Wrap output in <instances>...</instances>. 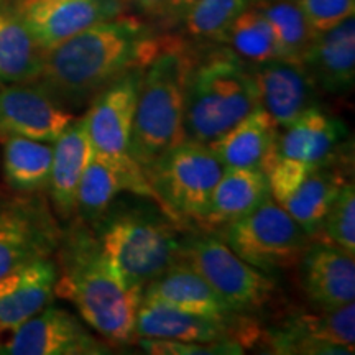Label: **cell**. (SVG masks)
Wrapping results in <instances>:
<instances>
[{"mask_svg":"<svg viewBox=\"0 0 355 355\" xmlns=\"http://www.w3.org/2000/svg\"><path fill=\"white\" fill-rule=\"evenodd\" d=\"M163 42L165 35L152 25L122 13L44 51L35 83L73 112L127 71L145 68Z\"/></svg>","mask_w":355,"mask_h":355,"instance_id":"6da1fadb","label":"cell"},{"mask_svg":"<svg viewBox=\"0 0 355 355\" xmlns=\"http://www.w3.org/2000/svg\"><path fill=\"white\" fill-rule=\"evenodd\" d=\"M56 254L55 295L76 306L84 322L107 344H132L141 295L125 285L91 225L73 217L61 230Z\"/></svg>","mask_w":355,"mask_h":355,"instance_id":"7a4b0ae2","label":"cell"},{"mask_svg":"<svg viewBox=\"0 0 355 355\" xmlns=\"http://www.w3.org/2000/svg\"><path fill=\"white\" fill-rule=\"evenodd\" d=\"M121 199L91 225L102 250L133 291L166 272L180 257V225L153 199Z\"/></svg>","mask_w":355,"mask_h":355,"instance_id":"3957f363","label":"cell"},{"mask_svg":"<svg viewBox=\"0 0 355 355\" xmlns=\"http://www.w3.org/2000/svg\"><path fill=\"white\" fill-rule=\"evenodd\" d=\"M194 55L176 35H165L159 51L145 66L135 115L130 153L141 170L184 140V96Z\"/></svg>","mask_w":355,"mask_h":355,"instance_id":"277c9868","label":"cell"},{"mask_svg":"<svg viewBox=\"0 0 355 355\" xmlns=\"http://www.w3.org/2000/svg\"><path fill=\"white\" fill-rule=\"evenodd\" d=\"M259 109L245 61L229 48L194 56L184 96V139L209 145Z\"/></svg>","mask_w":355,"mask_h":355,"instance_id":"5b68a950","label":"cell"},{"mask_svg":"<svg viewBox=\"0 0 355 355\" xmlns=\"http://www.w3.org/2000/svg\"><path fill=\"white\" fill-rule=\"evenodd\" d=\"M224 170L209 145L184 139L145 168L144 175L155 201L181 227L198 224Z\"/></svg>","mask_w":355,"mask_h":355,"instance_id":"8992f818","label":"cell"},{"mask_svg":"<svg viewBox=\"0 0 355 355\" xmlns=\"http://www.w3.org/2000/svg\"><path fill=\"white\" fill-rule=\"evenodd\" d=\"M144 69L127 71L112 84L102 89L89 104L84 115L92 152L104 158L119 173L125 191L155 201V194L146 181L144 170L130 153L133 115Z\"/></svg>","mask_w":355,"mask_h":355,"instance_id":"52a82bcc","label":"cell"},{"mask_svg":"<svg viewBox=\"0 0 355 355\" xmlns=\"http://www.w3.org/2000/svg\"><path fill=\"white\" fill-rule=\"evenodd\" d=\"M180 260L196 270L235 313H257L275 298L277 282L247 263L214 232L186 235L180 243Z\"/></svg>","mask_w":355,"mask_h":355,"instance_id":"ba28073f","label":"cell"},{"mask_svg":"<svg viewBox=\"0 0 355 355\" xmlns=\"http://www.w3.org/2000/svg\"><path fill=\"white\" fill-rule=\"evenodd\" d=\"M217 234L242 260L268 275L298 265L311 242L303 227L272 196Z\"/></svg>","mask_w":355,"mask_h":355,"instance_id":"9c48e42d","label":"cell"},{"mask_svg":"<svg viewBox=\"0 0 355 355\" xmlns=\"http://www.w3.org/2000/svg\"><path fill=\"white\" fill-rule=\"evenodd\" d=\"M61 229L37 193L0 196V278L32 261L50 259Z\"/></svg>","mask_w":355,"mask_h":355,"instance_id":"30bf717a","label":"cell"},{"mask_svg":"<svg viewBox=\"0 0 355 355\" xmlns=\"http://www.w3.org/2000/svg\"><path fill=\"white\" fill-rule=\"evenodd\" d=\"M133 334L135 339L148 337V339H173L206 344L237 343L243 349L252 347L257 340L261 339L257 326L248 318L235 322L217 321L144 296L137 309Z\"/></svg>","mask_w":355,"mask_h":355,"instance_id":"8fae6325","label":"cell"},{"mask_svg":"<svg viewBox=\"0 0 355 355\" xmlns=\"http://www.w3.org/2000/svg\"><path fill=\"white\" fill-rule=\"evenodd\" d=\"M112 345L97 339L68 311L46 306L0 343L2 355H105Z\"/></svg>","mask_w":355,"mask_h":355,"instance_id":"7c38bea8","label":"cell"},{"mask_svg":"<svg viewBox=\"0 0 355 355\" xmlns=\"http://www.w3.org/2000/svg\"><path fill=\"white\" fill-rule=\"evenodd\" d=\"M322 313L293 314L266 336L273 354H354L355 306L349 303Z\"/></svg>","mask_w":355,"mask_h":355,"instance_id":"4fadbf2b","label":"cell"},{"mask_svg":"<svg viewBox=\"0 0 355 355\" xmlns=\"http://www.w3.org/2000/svg\"><path fill=\"white\" fill-rule=\"evenodd\" d=\"M123 0H17L15 8L43 51L123 13Z\"/></svg>","mask_w":355,"mask_h":355,"instance_id":"5bb4252c","label":"cell"},{"mask_svg":"<svg viewBox=\"0 0 355 355\" xmlns=\"http://www.w3.org/2000/svg\"><path fill=\"white\" fill-rule=\"evenodd\" d=\"M74 119L38 83L0 86V137L19 135L55 144Z\"/></svg>","mask_w":355,"mask_h":355,"instance_id":"9a60e30c","label":"cell"},{"mask_svg":"<svg viewBox=\"0 0 355 355\" xmlns=\"http://www.w3.org/2000/svg\"><path fill=\"white\" fill-rule=\"evenodd\" d=\"M259 107L275 127L285 128L313 105H318V86L300 61L277 60L248 64Z\"/></svg>","mask_w":355,"mask_h":355,"instance_id":"2e32d148","label":"cell"},{"mask_svg":"<svg viewBox=\"0 0 355 355\" xmlns=\"http://www.w3.org/2000/svg\"><path fill=\"white\" fill-rule=\"evenodd\" d=\"M304 295L319 309H337L355 300V255L311 239L298 261Z\"/></svg>","mask_w":355,"mask_h":355,"instance_id":"e0dca14e","label":"cell"},{"mask_svg":"<svg viewBox=\"0 0 355 355\" xmlns=\"http://www.w3.org/2000/svg\"><path fill=\"white\" fill-rule=\"evenodd\" d=\"M301 64L318 87L329 94H347L355 83V19L344 20L316 33L301 58Z\"/></svg>","mask_w":355,"mask_h":355,"instance_id":"ac0fdd59","label":"cell"},{"mask_svg":"<svg viewBox=\"0 0 355 355\" xmlns=\"http://www.w3.org/2000/svg\"><path fill=\"white\" fill-rule=\"evenodd\" d=\"M144 298H152L198 316L235 322L248 316L235 313L188 263L178 259L166 272L145 286Z\"/></svg>","mask_w":355,"mask_h":355,"instance_id":"d6986e66","label":"cell"},{"mask_svg":"<svg viewBox=\"0 0 355 355\" xmlns=\"http://www.w3.org/2000/svg\"><path fill=\"white\" fill-rule=\"evenodd\" d=\"M58 268L42 259L0 278V336L21 326L55 296Z\"/></svg>","mask_w":355,"mask_h":355,"instance_id":"ffe728a7","label":"cell"},{"mask_svg":"<svg viewBox=\"0 0 355 355\" xmlns=\"http://www.w3.org/2000/svg\"><path fill=\"white\" fill-rule=\"evenodd\" d=\"M282 130L277 133L275 157L306 165H324L336 159V150L347 137L344 123L319 105L309 107Z\"/></svg>","mask_w":355,"mask_h":355,"instance_id":"44dd1931","label":"cell"},{"mask_svg":"<svg viewBox=\"0 0 355 355\" xmlns=\"http://www.w3.org/2000/svg\"><path fill=\"white\" fill-rule=\"evenodd\" d=\"M92 157L86 115L74 119L69 127L53 144V162L48 191L61 219L71 220L76 216V196L81 176Z\"/></svg>","mask_w":355,"mask_h":355,"instance_id":"7402d4cb","label":"cell"},{"mask_svg":"<svg viewBox=\"0 0 355 355\" xmlns=\"http://www.w3.org/2000/svg\"><path fill=\"white\" fill-rule=\"evenodd\" d=\"M268 196V180L263 170L225 168L196 225L204 232H217L254 211Z\"/></svg>","mask_w":355,"mask_h":355,"instance_id":"603a6c76","label":"cell"},{"mask_svg":"<svg viewBox=\"0 0 355 355\" xmlns=\"http://www.w3.org/2000/svg\"><path fill=\"white\" fill-rule=\"evenodd\" d=\"M277 133L272 119L259 107L209 144V148L225 168L265 171L275 157Z\"/></svg>","mask_w":355,"mask_h":355,"instance_id":"cb8c5ba5","label":"cell"},{"mask_svg":"<svg viewBox=\"0 0 355 355\" xmlns=\"http://www.w3.org/2000/svg\"><path fill=\"white\" fill-rule=\"evenodd\" d=\"M334 162L336 159H332L329 163L311 168L290 193L277 201L311 239L319 234L332 199L347 181L337 170Z\"/></svg>","mask_w":355,"mask_h":355,"instance_id":"d4e9b609","label":"cell"},{"mask_svg":"<svg viewBox=\"0 0 355 355\" xmlns=\"http://www.w3.org/2000/svg\"><path fill=\"white\" fill-rule=\"evenodd\" d=\"M43 56L44 51L15 8L0 3V86L35 81Z\"/></svg>","mask_w":355,"mask_h":355,"instance_id":"484cf974","label":"cell"},{"mask_svg":"<svg viewBox=\"0 0 355 355\" xmlns=\"http://www.w3.org/2000/svg\"><path fill=\"white\" fill-rule=\"evenodd\" d=\"M3 141V175L19 193H38L48 186L53 162V144L19 135L0 137Z\"/></svg>","mask_w":355,"mask_h":355,"instance_id":"4316f807","label":"cell"},{"mask_svg":"<svg viewBox=\"0 0 355 355\" xmlns=\"http://www.w3.org/2000/svg\"><path fill=\"white\" fill-rule=\"evenodd\" d=\"M217 43L225 44V48L247 64H259L282 58L272 25L257 6L242 12Z\"/></svg>","mask_w":355,"mask_h":355,"instance_id":"83f0119b","label":"cell"},{"mask_svg":"<svg viewBox=\"0 0 355 355\" xmlns=\"http://www.w3.org/2000/svg\"><path fill=\"white\" fill-rule=\"evenodd\" d=\"M122 191H125V186L119 173L92 152L78 186L76 217L92 225L105 214Z\"/></svg>","mask_w":355,"mask_h":355,"instance_id":"f1b7e54d","label":"cell"},{"mask_svg":"<svg viewBox=\"0 0 355 355\" xmlns=\"http://www.w3.org/2000/svg\"><path fill=\"white\" fill-rule=\"evenodd\" d=\"M272 25L283 60L300 61L316 33L295 0H259L255 3Z\"/></svg>","mask_w":355,"mask_h":355,"instance_id":"f546056e","label":"cell"},{"mask_svg":"<svg viewBox=\"0 0 355 355\" xmlns=\"http://www.w3.org/2000/svg\"><path fill=\"white\" fill-rule=\"evenodd\" d=\"M259 0H198L178 28L188 38L217 43L230 24Z\"/></svg>","mask_w":355,"mask_h":355,"instance_id":"4dcf8cb0","label":"cell"},{"mask_svg":"<svg viewBox=\"0 0 355 355\" xmlns=\"http://www.w3.org/2000/svg\"><path fill=\"white\" fill-rule=\"evenodd\" d=\"M314 239L324 241L355 255V188L347 180L337 191L324 216L321 230Z\"/></svg>","mask_w":355,"mask_h":355,"instance_id":"1f68e13d","label":"cell"},{"mask_svg":"<svg viewBox=\"0 0 355 355\" xmlns=\"http://www.w3.org/2000/svg\"><path fill=\"white\" fill-rule=\"evenodd\" d=\"M135 343L146 354L159 355H237L243 352V347L237 343H184L173 339H148L139 337Z\"/></svg>","mask_w":355,"mask_h":355,"instance_id":"d6a6232c","label":"cell"},{"mask_svg":"<svg viewBox=\"0 0 355 355\" xmlns=\"http://www.w3.org/2000/svg\"><path fill=\"white\" fill-rule=\"evenodd\" d=\"M314 33L326 32L354 17L355 0H295Z\"/></svg>","mask_w":355,"mask_h":355,"instance_id":"836d02e7","label":"cell"},{"mask_svg":"<svg viewBox=\"0 0 355 355\" xmlns=\"http://www.w3.org/2000/svg\"><path fill=\"white\" fill-rule=\"evenodd\" d=\"M196 2L198 0H168L166 7L158 17L159 24L163 28H178Z\"/></svg>","mask_w":355,"mask_h":355,"instance_id":"e575fe53","label":"cell"},{"mask_svg":"<svg viewBox=\"0 0 355 355\" xmlns=\"http://www.w3.org/2000/svg\"><path fill=\"white\" fill-rule=\"evenodd\" d=\"M140 13L158 19L159 13L166 7L168 0H128Z\"/></svg>","mask_w":355,"mask_h":355,"instance_id":"d590c367","label":"cell"},{"mask_svg":"<svg viewBox=\"0 0 355 355\" xmlns=\"http://www.w3.org/2000/svg\"><path fill=\"white\" fill-rule=\"evenodd\" d=\"M0 3H6V0H0Z\"/></svg>","mask_w":355,"mask_h":355,"instance_id":"8d00e7d4","label":"cell"},{"mask_svg":"<svg viewBox=\"0 0 355 355\" xmlns=\"http://www.w3.org/2000/svg\"><path fill=\"white\" fill-rule=\"evenodd\" d=\"M15 2H17V0H15Z\"/></svg>","mask_w":355,"mask_h":355,"instance_id":"74e56055","label":"cell"}]
</instances>
